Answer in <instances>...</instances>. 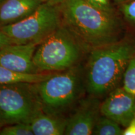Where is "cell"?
I'll return each instance as SVG.
<instances>
[{"mask_svg":"<svg viewBox=\"0 0 135 135\" xmlns=\"http://www.w3.org/2000/svg\"><path fill=\"white\" fill-rule=\"evenodd\" d=\"M62 25L86 50L120 40V24L114 14L94 7L85 0H63L59 4Z\"/></svg>","mask_w":135,"mask_h":135,"instance_id":"6da1fadb","label":"cell"},{"mask_svg":"<svg viewBox=\"0 0 135 135\" xmlns=\"http://www.w3.org/2000/svg\"><path fill=\"white\" fill-rule=\"evenodd\" d=\"M135 56V43L119 40L91 50L86 69V87L93 97L115 89L130 60Z\"/></svg>","mask_w":135,"mask_h":135,"instance_id":"7a4b0ae2","label":"cell"},{"mask_svg":"<svg viewBox=\"0 0 135 135\" xmlns=\"http://www.w3.org/2000/svg\"><path fill=\"white\" fill-rule=\"evenodd\" d=\"M41 110L62 116L80 98L82 71L78 65L61 71L51 73L41 81L34 83Z\"/></svg>","mask_w":135,"mask_h":135,"instance_id":"3957f363","label":"cell"},{"mask_svg":"<svg viewBox=\"0 0 135 135\" xmlns=\"http://www.w3.org/2000/svg\"><path fill=\"white\" fill-rule=\"evenodd\" d=\"M85 50L62 25L38 44L33 63L38 73L61 71L78 65Z\"/></svg>","mask_w":135,"mask_h":135,"instance_id":"277c9868","label":"cell"},{"mask_svg":"<svg viewBox=\"0 0 135 135\" xmlns=\"http://www.w3.org/2000/svg\"><path fill=\"white\" fill-rule=\"evenodd\" d=\"M41 110L34 83L0 84V128L28 123Z\"/></svg>","mask_w":135,"mask_h":135,"instance_id":"5b68a950","label":"cell"},{"mask_svg":"<svg viewBox=\"0 0 135 135\" xmlns=\"http://www.w3.org/2000/svg\"><path fill=\"white\" fill-rule=\"evenodd\" d=\"M61 25L59 4L42 3L25 19L0 27L8 36L19 43L39 44Z\"/></svg>","mask_w":135,"mask_h":135,"instance_id":"8992f818","label":"cell"},{"mask_svg":"<svg viewBox=\"0 0 135 135\" xmlns=\"http://www.w3.org/2000/svg\"><path fill=\"white\" fill-rule=\"evenodd\" d=\"M100 113L126 127L135 114V97L123 87L114 89L100 104Z\"/></svg>","mask_w":135,"mask_h":135,"instance_id":"52a82bcc","label":"cell"},{"mask_svg":"<svg viewBox=\"0 0 135 135\" xmlns=\"http://www.w3.org/2000/svg\"><path fill=\"white\" fill-rule=\"evenodd\" d=\"M38 44L16 43L8 45L0 50V65L14 71L38 73L33 56Z\"/></svg>","mask_w":135,"mask_h":135,"instance_id":"ba28073f","label":"cell"},{"mask_svg":"<svg viewBox=\"0 0 135 135\" xmlns=\"http://www.w3.org/2000/svg\"><path fill=\"white\" fill-rule=\"evenodd\" d=\"M100 113V103L90 98L81 101L75 112L67 119L65 134H92Z\"/></svg>","mask_w":135,"mask_h":135,"instance_id":"9c48e42d","label":"cell"},{"mask_svg":"<svg viewBox=\"0 0 135 135\" xmlns=\"http://www.w3.org/2000/svg\"><path fill=\"white\" fill-rule=\"evenodd\" d=\"M41 4L40 0H4L0 4V26L25 19Z\"/></svg>","mask_w":135,"mask_h":135,"instance_id":"30bf717a","label":"cell"},{"mask_svg":"<svg viewBox=\"0 0 135 135\" xmlns=\"http://www.w3.org/2000/svg\"><path fill=\"white\" fill-rule=\"evenodd\" d=\"M66 121L62 116L41 110L34 116L30 124L35 135H62L65 134Z\"/></svg>","mask_w":135,"mask_h":135,"instance_id":"8fae6325","label":"cell"},{"mask_svg":"<svg viewBox=\"0 0 135 135\" xmlns=\"http://www.w3.org/2000/svg\"><path fill=\"white\" fill-rule=\"evenodd\" d=\"M51 73H25L12 71L0 65V84H13L18 83H36L45 80Z\"/></svg>","mask_w":135,"mask_h":135,"instance_id":"7c38bea8","label":"cell"},{"mask_svg":"<svg viewBox=\"0 0 135 135\" xmlns=\"http://www.w3.org/2000/svg\"><path fill=\"white\" fill-rule=\"evenodd\" d=\"M123 129L120 124L105 116H99L93 131L96 135H123Z\"/></svg>","mask_w":135,"mask_h":135,"instance_id":"4fadbf2b","label":"cell"},{"mask_svg":"<svg viewBox=\"0 0 135 135\" xmlns=\"http://www.w3.org/2000/svg\"><path fill=\"white\" fill-rule=\"evenodd\" d=\"M123 88L135 97V56L130 60L123 76Z\"/></svg>","mask_w":135,"mask_h":135,"instance_id":"5bb4252c","label":"cell"},{"mask_svg":"<svg viewBox=\"0 0 135 135\" xmlns=\"http://www.w3.org/2000/svg\"><path fill=\"white\" fill-rule=\"evenodd\" d=\"M0 135H34L28 123H16L0 128Z\"/></svg>","mask_w":135,"mask_h":135,"instance_id":"9a60e30c","label":"cell"},{"mask_svg":"<svg viewBox=\"0 0 135 135\" xmlns=\"http://www.w3.org/2000/svg\"><path fill=\"white\" fill-rule=\"evenodd\" d=\"M120 9L124 18L135 26V0L120 5Z\"/></svg>","mask_w":135,"mask_h":135,"instance_id":"2e32d148","label":"cell"},{"mask_svg":"<svg viewBox=\"0 0 135 135\" xmlns=\"http://www.w3.org/2000/svg\"><path fill=\"white\" fill-rule=\"evenodd\" d=\"M88 3L98 9L104 12L114 14L113 8L110 0H85Z\"/></svg>","mask_w":135,"mask_h":135,"instance_id":"e0dca14e","label":"cell"},{"mask_svg":"<svg viewBox=\"0 0 135 135\" xmlns=\"http://www.w3.org/2000/svg\"><path fill=\"white\" fill-rule=\"evenodd\" d=\"M19 43L17 42L16 40H13L9 36H8L4 31L1 30V27H0V50L5 46H8V45H12V44Z\"/></svg>","mask_w":135,"mask_h":135,"instance_id":"ac0fdd59","label":"cell"},{"mask_svg":"<svg viewBox=\"0 0 135 135\" xmlns=\"http://www.w3.org/2000/svg\"><path fill=\"white\" fill-rule=\"evenodd\" d=\"M123 135H135V114L123 130Z\"/></svg>","mask_w":135,"mask_h":135,"instance_id":"d6986e66","label":"cell"},{"mask_svg":"<svg viewBox=\"0 0 135 135\" xmlns=\"http://www.w3.org/2000/svg\"><path fill=\"white\" fill-rule=\"evenodd\" d=\"M42 3H50V4H59L63 0H40Z\"/></svg>","mask_w":135,"mask_h":135,"instance_id":"ffe728a7","label":"cell"},{"mask_svg":"<svg viewBox=\"0 0 135 135\" xmlns=\"http://www.w3.org/2000/svg\"><path fill=\"white\" fill-rule=\"evenodd\" d=\"M131 1H133V0H113V1L116 3V4H119V5L124 4V3H128Z\"/></svg>","mask_w":135,"mask_h":135,"instance_id":"44dd1931","label":"cell"},{"mask_svg":"<svg viewBox=\"0 0 135 135\" xmlns=\"http://www.w3.org/2000/svg\"><path fill=\"white\" fill-rule=\"evenodd\" d=\"M4 1V0H0V4H1V3H2Z\"/></svg>","mask_w":135,"mask_h":135,"instance_id":"7402d4cb","label":"cell"}]
</instances>
